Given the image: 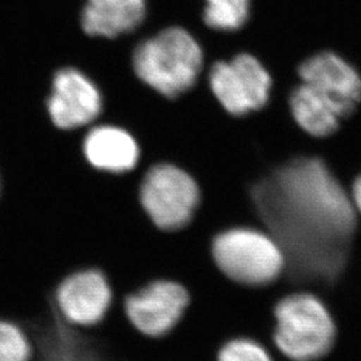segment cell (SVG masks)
Wrapping results in <instances>:
<instances>
[{"instance_id":"obj_1","label":"cell","mask_w":361,"mask_h":361,"mask_svg":"<svg viewBox=\"0 0 361 361\" xmlns=\"http://www.w3.org/2000/svg\"><path fill=\"white\" fill-rule=\"evenodd\" d=\"M258 228L280 244L285 295L320 296L348 264L359 228L349 189L320 155L301 154L267 170L249 188Z\"/></svg>"},{"instance_id":"obj_2","label":"cell","mask_w":361,"mask_h":361,"mask_svg":"<svg viewBox=\"0 0 361 361\" xmlns=\"http://www.w3.org/2000/svg\"><path fill=\"white\" fill-rule=\"evenodd\" d=\"M131 65L142 85L170 101L193 90L207 70L201 42L182 26L165 27L138 43Z\"/></svg>"},{"instance_id":"obj_3","label":"cell","mask_w":361,"mask_h":361,"mask_svg":"<svg viewBox=\"0 0 361 361\" xmlns=\"http://www.w3.org/2000/svg\"><path fill=\"white\" fill-rule=\"evenodd\" d=\"M273 347L292 361H316L329 353L336 324L323 300L310 290H293L274 305Z\"/></svg>"},{"instance_id":"obj_4","label":"cell","mask_w":361,"mask_h":361,"mask_svg":"<svg viewBox=\"0 0 361 361\" xmlns=\"http://www.w3.org/2000/svg\"><path fill=\"white\" fill-rule=\"evenodd\" d=\"M212 257L226 279L249 288L277 283L286 267L280 244L256 226H234L217 233L212 240Z\"/></svg>"},{"instance_id":"obj_5","label":"cell","mask_w":361,"mask_h":361,"mask_svg":"<svg viewBox=\"0 0 361 361\" xmlns=\"http://www.w3.org/2000/svg\"><path fill=\"white\" fill-rule=\"evenodd\" d=\"M201 200L202 192L193 176L171 162L150 165L138 186L140 205L162 232H180L188 228Z\"/></svg>"},{"instance_id":"obj_6","label":"cell","mask_w":361,"mask_h":361,"mask_svg":"<svg viewBox=\"0 0 361 361\" xmlns=\"http://www.w3.org/2000/svg\"><path fill=\"white\" fill-rule=\"evenodd\" d=\"M205 77L213 97L229 116H249L264 109L271 99V73L250 52L213 62L205 70Z\"/></svg>"},{"instance_id":"obj_7","label":"cell","mask_w":361,"mask_h":361,"mask_svg":"<svg viewBox=\"0 0 361 361\" xmlns=\"http://www.w3.org/2000/svg\"><path fill=\"white\" fill-rule=\"evenodd\" d=\"M189 304V290L168 279L153 280L122 298L130 324L152 338L169 335L180 324Z\"/></svg>"},{"instance_id":"obj_8","label":"cell","mask_w":361,"mask_h":361,"mask_svg":"<svg viewBox=\"0 0 361 361\" xmlns=\"http://www.w3.org/2000/svg\"><path fill=\"white\" fill-rule=\"evenodd\" d=\"M116 300L106 273L97 268L67 276L55 290V304L66 323L90 329L104 322Z\"/></svg>"},{"instance_id":"obj_9","label":"cell","mask_w":361,"mask_h":361,"mask_svg":"<svg viewBox=\"0 0 361 361\" xmlns=\"http://www.w3.org/2000/svg\"><path fill=\"white\" fill-rule=\"evenodd\" d=\"M297 77L329 98L343 113L344 121L361 104V73L334 50H322L297 66Z\"/></svg>"},{"instance_id":"obj_10","label":"cell","mask_w":361,"mask_h":361,"mask_svg":"<svg viewBox=\"0 0 361 361\" xmlns=\"http://www.w3.org/2000/svg\"><path fill=\"white\" fill-rule=\"evenodd\" d=\"M102 95L90 78L77 68H62L52 80L47 101L55 126L71 130L92 122L102 111Z\"/></svg>"},{"instance_id":"obj_11","label":"cell","mask_w":361,"mask_h":361,"mask_svg":"<svg viewBox=\"0 0 361 361\" xmlns=\"http://www.w3.org/2000/svg\"><path fill=\"white\" fill-rule=\"evenodd\" d=\"M83 152L92 168L110 174H126L141 162V146L135 137L116 125H102L91 130L83 143Z\"/></svg>"},{"instance_id":"obj_12","label":"cell","mask_w":361,"mask_h":361,"mask_svg":"<svg viewBox=\"0 0 361 361\" xmlns=\"http://www.w3.org/2000/svg\"><path fill=\"white\" fill-rule=\"evenodd\" d=\"M146 13V0H87L82 27L90 37L119 38L141 27Z\"/></svg>"},{"instance_id":"obj_13","label":"cell","mask_w":361,"mask_h":361,"mask_svg":"<svg viewBox=\"0 0 361 361\" xmlns=\"http://www.w3.org/2000/svg\"><path fill=\"white\" fill-rule=\"evenodd\" d=\"M288 107L298 129L314 140H325L338 131L344 116L320 91L298 82L288 95Z\"/></svg>"},{"instance_id":"obj_14","label":"cell","mask_w":361,"mask_h":361,"mask_svg":"<svg viewBox=\"0 0 361 361\" xmlns=\"http://www.w3.org/2000/svg\"><path fill=\"white\" fill-rule=\"evenodd\" d=\"M202 20L216 32H235L246 26L250 16V0H204Z\"/></svg>"},{"instance_id":"obj_15","label":"cell","mask_w":361,"mask_h":361,"mask_svg":"<svg viewBox=\"0 0 361 361\" xmlns=\"http://www.w3.org/2000/svg\"><path fill=\"white\" fill-rule=\"evenodd\" d=\"M34 345L22 325L0 319V361H32Z\"/></svg>"},{"instance_id":"obj_16","label":"cell","mask_w":361,"mask_h":361,"mask_svg":"<svg viewBox=\"0 0 361 361\" xmlns=\"http://www.w3.org/2000/svg\"><path fill=\"white\" fill-rule=\"evenodd\" d=\"M217 361H274V357L271 349L257 340L237 337L219 348Z\"/></svg>"},{"instance_id":"obj_17","label":"cell","mask_w":361,"mask_h":361,"mask_svg":"<svg viewBox=\"0 0 361 361\" xmlns=\"http://www.w3.org/2000/svg\"><path fill=\"white\" fill-rule=\"evenodd\" d=\"M349 194H350L352 204L356 209L357 214L361 216V171L352 180V183L349 186Z\"/></svg>"}]
</instances>
